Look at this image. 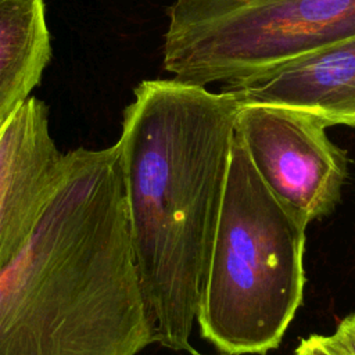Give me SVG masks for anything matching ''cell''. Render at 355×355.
Instances as JSON below:
<instances>
[{
	"label": "cell",
	"instance_id": "6da1fadb",
	"mask_svg": "<svg viewBox=\"0 0 355 355\" xmlns=\"http://www.w3.org/2000/svg\"><path fill=\"white\" fill-rule=\"evenodd\" d=\"M153 343L119 147L71 150L35 232L0 269V355H137Z\"/></svg>",
	"mask_w": 355,
	"mask_h": 355
},
{
	"label": "cell",
	"instance_id": "7a4b0ae2",
	"mask_svg": "<svg viewBox=\"0 0 355 355\" xmlns=\"http://www.w3.org/2000/svg\"><path fill=\"white\" fill-rule=\"evenodd\" d=\"M233 92L175 78L140 82L116 141L135 265L154 343L190 344L226 184Z\"/></svg>",
	"mask_w": 355,
	"mask_h": 355
},
{
	"label": "cell",
	"instance_id": "3957f363",
	"mask_svg": "<svg viewBox=\"0 0 355 355\" xmlns=\"http://www.w3.org/2000/svg\"><path fill=\"white\" fill-rule=\"evenodd\" d=\"M308 222L257 173L236 130L197 323L227 355L276 349L302 304Z\"/></svg>",
	"mask_w": 355,
	"mask_h": 355
},
{
	"label": "cell",
	"instance_id": "277c9868",
	"mask_svg": "<svg viewBox=\"0 0 355 355\" xmlns=\"http://www.w3.org/2000/svg\"><path fill=\"white\" fill-rule=\"evenodd\" d=\"M162 67L222 89L355 36V0H175Z\"/></svg>",
	"mask_w": 355,
	"mask_h": 355
},
{
	"label": "cell",
	"instance_id": "5b68a950",
	"mask_svg": "<svg viewBox=\"0 0 355 355\" xmlns=\"http://www.w3.org/2000/svg\"><path fill=\"white\" fill-rule=\"evenodd\" d=\"M320 118L287 107L241 104L234 130L268 189L308 223L330 215L348 176L347 151Z\"/></svg>",
	"mask_w": 355,
	"mask_h": 355
},
{
	"label": "cell",
	"instance_id": "8992f818",
	"mask_svg": "<svg viewBox=\"0 0 355 355\" xmlns=\"http://www.w3.org/2000/svg\"><path fill=\"white\" fill-rule=\"evenodd\" d=\"M64 168L47 105L29 96L0 126V269L31 239Z\"/></svg>",
	"mask_w": 355,
	"mask_h": 355
},
{
	"label": "cell",
	"instance_id": "52a82bcc",
	"mask_svg": "<svg viewBox=\"0 0 355 355\" xmlns=\"http://www.w3.org/2000/svg\"><path fill=\"white\" fill-rule=\"evenodd\" d=\"M222 90L233 92L240 104L287 107L312 114L327 126H355V36Z\"/></svg>",
	"mask_w": 355,
	"mask_h": 355
},
{
	"label": "cell",
	"instance_id": "ba28073f",
	"mask_svg": "<svg viewBox=\"0 0 355 355\" xmlns=\"http://www.w3.org/2000/svg\"><path fill=\"white\" fill-rule=\"evenodd\" d=\"M50 57L44 0H0V126L40 83Z\"/></svg>",
	"mask_w": 355,
	"mask_h": 355
},
{
	"label": "cell",
	"instance_id": "9c48e42d",
	"mask_svg": "<svg viewBox=\"0 0 355 355\" xmlns=\"http://www.w3.org/2000/svg\"><path fill=\"white\" fill-rule=\"evenodd\" d=\"M295 355H347L331 336L311 334L302 338L295 349Z\"/></svg>",
	"mask_w": 355,
	"mask_h": 355
},
{
	"label": "cell",
	"instance_id": "30bf717a",
	"mask_svg": "<svg viewBox=\"0 0 355 355\" xmlns=\"http://www.w3.org/2000/svg\"><path fill=\"white\" fill-rule=\"evenodd\" d=\"M331 338L344 349L347 355H355V312L340 320Z\"/></svg>",
	"mask_w": 355,
	"mask_h": 355
},
{
	"label": "cell",
	"instance_id": "8fae6325",
	"mask_svg": "<svg viewBox=\"0 0 355 355\" xmlns=\"http://www.w3.org/2000/svg\"><path fill=\"white\" fill-rule=\"evenodd\" d=\"M294 355H295V354H294Z\"/></svg>",
	"mask_w": 355,
	"mask_h": 355
},
{
	"label": "cell",
	"instance_id": "7c38bea8",
	"mask_svg": "<svg viewBox=\"0 0 355 355\" xmlns=\"http://www.w3.org/2000/svg\"><path fill=\"white\" fill-rule=\"evenodd\" d=\"M197 355H198V354H197Z\"/></svg>",
	"mask_w": 355,
	"mask_h": 355
}]
</instances>
